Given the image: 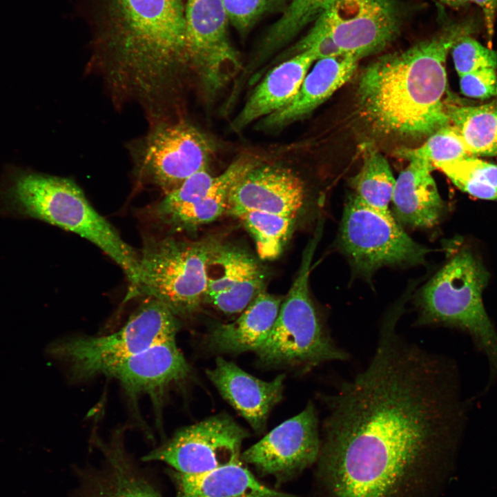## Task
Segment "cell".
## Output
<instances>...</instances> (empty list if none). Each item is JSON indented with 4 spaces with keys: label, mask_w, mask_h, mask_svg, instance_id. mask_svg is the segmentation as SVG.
I'll return each mask as SVG.
<instances>
[{
    "label": "cell",
    "mask_w": 497,
    "mask_h": 497,
    "mask_svg": "<svg viewBox=\"0 0 497 497\" xmlns=\"http://www.w3.org/2000/svg\"><path fill=\"white\" fill-rule=\"evenodd\" d=\"M320 447L318 415L310 402L300 413L245 450L240 458L261 474L283 483L318 461Z\"/></svg>",
    "instance_id": "cell-12"
},
{
    "label": "cell",
    "mask_w": 497,
    "mask_h": 497,
    "mask_svg": "<svg viewBox=\"0 0 497 497\" xmlns=\"http://www.w3.org/2000/svg\"><path fill=\"white\" fill-rule=\"evenodd\" d=\"M336 0H291L282 16L271 26L257 55V62L293 39L303 28L315 21Z\"/></svg>",
    "instance_id": "cell-27"
},
{
    "label": "cell",
    "mask_w": 497,
    "mask_h": 497,
    "mask_svg": "<svg viewBox=\"0 0 497 497\" xmlns=\"http://www.w3.org/2000/svg\"><path fill=\"white\" fill-rule=\"evenodd\" d=\"M469 1L476 3L481 8L487 35L489 39L491 40L494 32L497 0H469Z\"/></svg>",
    "instance_id": "cell-35"
},
{
    "label": "cell",
    "mask_w": 497,
    "mask_h": 497,
    "mask_svg": "<svg viewBox=\"0 0 497 497\" xmlns=\"http://www.w3.org/2000/svg\"><path fill=\"white\" fill-rule=\"evenodd\" d=\"M228 21L241 32L251 28L277 0H222Z\"/></svg>",
    "instance_id": "cell-33"
},
{
    "label": "cell",
    "mask_w": 497,
    "mask_h": 497,
    "mask_svg": "<svg viewBox=\"0 0 497 497\" xmlns=\"http://www.w3.org/2000/svg\"><path fill=\"white\" fill-rule=\"evenodd\" d=\"M176 497H298L261 483L240 460L193 475L168 470Z\"/></svg>",
    "instance_id": "cell-23"
},
{
    "label": "cell",
    "mask_w": 497,
    "mask_h": 497,
    "mask_svg": "<svg viewBox=\"0 0 497 497\" xmlns=\"http://www.w3.org/2000/svg\"><path fill=\"white\" fill-rule=\"evenodd\" d=\"M359 60L349 55L318 60L290 103L261 119L257 128H282L309 115L351 79Z\"/></svg>",
    "instance_id": "cell-19"
},
{
    "label": "cell",
    "mask_w": 497,
    "mask_h": 497,
    "mask_svg": "<svg viewBox=\"0 0 497 497\" xmlns=\"http://www.w3.org/2000/svg\"><path fill=\"white\" fill-rule=\"evenodd\" d=\"M489 274L467 249L453 256L425 285L416 306V325L443 326L467 333L489 363L487 386L497 381V331L483 302Z\"/></svg>",
    "instance_id": "cell-4"
},
{
    "label": "cell",
    "mask_w": 497,
    "mask_h": 497,
    "mask_svg": "<svg viewBox=\"0 0 497 497\" xmlns=\"http://www.w3.org/2000/svg\"><path fill=\"white\" fill-rule=\"evenodd\" d=\"M339 244L354 271L364 277L386 266L422 264L431 251L396 219L384 217L353 193L344 208Z\"/></svg>",
    "instance_id": "cell-9"
},
{
    "label": "cell",
    "mask_w": 497,
    "mask_h": 497,
    "mask_svg": "<svg viewBox=\"0 0 497 497\" xmlns=\"http://www.w3.org/2000/svg\"><path fill=\"white\" fill-rule=\"evenodd\" d=\"M247 437L246 430L231 416L219 414L182 428L143 460L162 461L179 473L199 474L240 460Z\"/></svg>",
    "instance_id": "cell-10"
},
{
    "label": "cell",
    "mask_w": 497,
    "mask_h": 497,
    "mask_svg": "<svg viewBox=\"0 0 497 497\" xmlns=\"http://www.w3.org/2000/svg\"><path fill=\"white\" fill-rule=\"evenodd\" d=\"M306 51L311 52L316 61L344 55L335 43L322 14L308 33L290 50L289 55L293 56Z\"/></svg>",
    "instance_id": "cell-32"
},
{
    "label": "cell",
    "mask_w": 497,
    "mask_h": 497,
    "mask_svg": "<svg viewBox=\"0 0 497 497\" xmlns=\"http://www.w3.org/2000/svg\"><path fill=\"white\" fill-rule=\"evenodd\" d=\"M447 6L454 8H459L468 4L469 0H437Z\"/></svg>",
    "instance_id": "cell-36"
},
{
    "label": "cell",
    "mask_w": 497,
    "mask_h": 497,
    "mask_svg": "<svg viewBox=\"0 0 497 497\" xmlns=\"http://www.w3.org/2000/svg\"><path fill=\"white\" fill-rule=\"evenodd\" d=\"M475 30L471 20L452 23L430 39L370 64L358 87L364 119L380 133L414 138L449 124L444 99L447 56L461 37Z\"/></svg>",
    "instance_id": "cell-2"
},
{
    "label": "cell",
    "mask_w": 497,
    "mask_h": 497,
    "mask_svg": "<svg viewBox=\"0 0 497 497\" xmlns=\"http://www.w3.org/2000/svg\"><path fill=\"white\" fill-rule=\"evenodd\" d=\"M217 244L171 237L147 243L139 255L137 285L127 298L157 300L175 315L193 313L204 301L208 264Z\"/></svg>",
    "instance_id": "cell-7"
},
{
    "label": "cell",
    "mask_w": 497,
    "mask_h": 497,
    "mask_svg": "<svg viewBox=\"0 0 497 497\" xmlns=\"http://www.w3.org/2000/svg\"><path fill=\"white\" fill-rule=\"evenodd\" d=\"M306 199L303 182L291 170L258 164L231 188L226 212L260 211L297 217Z\"/></svg>",
    "instance_id": "cell-15"
},
{
    "label": "cell",
    "mask_w": 497,
    "mask_h": 497,
    "mask_svg": "<svg viewBox=\"0 0 497 497\" xmlns=\"http://www.w3.org/2000/svg\"><path fill=\"white\" fill-rule=\"evenodd\" d=\"M461 191L479 199L497 201V165L473 156L434 164Z\"/></svg>",
    "instance_id": "cell-28"
},
{
    "label": "cell",
    "mask_w": 497,
    "mask_h": 497,
    "mask_svg": "<svg viewBox=\"0 0 497 497\" xmlns=\"http://www.w3.org/2000/svg\"><path fill=\"white\" fill-rule=\"evenodd\" d=\"M189 372L175 338H171L119 360L104 375L118 380L128 392L155 396L184 380Z\"/></svg>",
    "instance_id": "cell-17"
},
{
    "label": "cell",
    "mask_w": 497,
    "mask_h": 497,
    "mask_svg": "<svg viewBox=\"0 0 497 497\" xmlns=\"http://www.w3.org/2000/svg\"><path fill=\"white\" fill-rule=\"evenodd\" d=\"M213 148L206 136L193 126L179 122L157 128L143 153V169L166 194L197 172L207 168Z\"/></svg>",
    "instance_id": "cell-14"
},
{
    "label": "cell",
    "mask_w": 497,
    "mask_h": 497,
    "mask_svg": "<svg viewBox=\"0 0 497 497\" xmlns=\"http://www.w3.org/2000/svg\"><path fill=\"white\" fill-rule=\"evenodd\" d=\"M396 154L407 160H420L433 166L438 163L472 156L457 130L451 124L429 135L422 146L416 148H402L399 149Z\"/></svg>",
    "instance_id": "cell-30"
},
{
    "label": "cell",
    "mask_w": 497,
    "mask_h": 497,
    "mask_svg": "<svg viewBox=\"0 0 497 497\" xmlns=\"http://www.w3.org/2000/svg\"><path fill=\"white\" fill-rule=\"evenodd\" d=\"M253 237L262 260H271L282 253L296 217L260 211H247L235 216Z\"/></svg>",
    "instance_id": "cell-29"
},
{
    "label": "cell",
    "mask_w": 497,
    "mask_h": 497,
    "mask_svg": "<svg viewBox=\"0 0 497 497\" xmlns=\"http://www.w3.org/2000/svg\"><path fill=\"white\" fill-rule=\"evenodd\" d=\"M318 458L329 497H411L452 460L469 402L454 360L382 324L365 369L325 397Z\"/></svg>",
    "instance_id": "cell-1"
},
{
    "label": "cell",
    "mask_w": 497,
    "mask_h": 497,
    "mask_svg": "<svg viewBox=\"0 0 497 497\" xmlns=\"http://www.w3.org/2000/svg\"><path fill=\"white\" fill-rule=\"evenodd\" d=\"M322 15L341 51L358 59L387 47L402 23L398 0H336Z\"/></svg>",
    "instance_id": "cell-13"
},
{
    "label": "cell",
    "mask_w": 497,
    "mask_h": 497,
    "mask_svg": "<svg viewBox=\"0 0 497 497\" xmlns=\"http://www.w3.org/2000/svg\"><path fill=\"white\" fill-rule=\"evenodd\" d=\"M496 68H485L460 76L462 93L469 97L487 99L497 95Z\"/></svg>",
    "instance_id": "cell-34"
},
{
    "label": "cell",
    "mask_w": 497,
    "mask_h": 497,
    "mask_svg": "<svg viewBox=\"0 0 497 497\" xmlns=\"http://www.w3.org/2000/svg\"><path fill=\"white\" fill-rule=\"evenodd\" d=\"M446 109L472 156H497V102L465 106L447 99Z\"/></svg>",
    "instance_id": "cell-25"
},
{
    "label": "cell",
    "mask_w": 497,
    "mask_h": 497,
    "mask_svg": "<svg viewBox=\"0 0 497 497\" xmlns=\"http://www.w3.org/2000/svg\"><path fill=\"white\" fill-rule=\"evenodd\" d=\"M309 51L293 55L272 68L255 88L231 128L240 131L286 106L297 94L312 63Z\"/></svg>",
    "instance_id": "cell-21"
},
{
    "label": "cell",
    "mask_w": 497,
    "mask_h": 497,
    "mask_svg": "<svg viewBox=\"0 0 497 497\" xmlns=\"http://www.w3.org/2000/svg\"><path fill=\"white\" fill-rule=\"evenodd\" d=\"M0 213L6 217L35 219L86 238L101 248L125 272L135 289L139 255L99 214L72 180L9 167L0 179Z\"/></svg>",
    "instance_id": "cell-3"
},
{
    "label": "cell",
    "mask_w": 497,
    "mask_h": 497,
    "mask_svg": "<svg viewBox=\"0 0 497 497\" xmlns=\"http://www.w3.org/2000/svg\"><path fill=\"white\" fill-rule=\"evenodd\" d=\"M111 4L117 46L139 84H153L175 62L184 61L182 0H112Z\"/></svg>",
    "instance_id": "cell-5"
},
{
    "label": "cell",
    "mask_w": 497,
    "mask_h": 497,
    "mask_svg": "<svg viewBox=\"0 0 497 497\" xmlns=\"http://www.w3.org/2000/svg\"><path fill=\"white\" fill-rule=\"evenodd\" d=\"M433 168L427 162L411 160L396 179L391 202L401 224L427 228L440 221L444 204L431 175Z\"/></svg>",
    "instance_id": "cell-22"
},
{
    "label": "cell",
    "mask_w": 497,
    "mask_h": 497,
    "mask_svg": "<svg viewBox=\"0 0 497 497\" xmlns=\"http://www.w3.org/2000/svg\"><path fill=\"white\" fill-rule=\"evenodd\" d=\"M104 462L99 469H84L77 497H162L144 471L115 440L100 447Z\"/></svg>",
    "instance_id": "cell-20"
},
{
    "label": "cell",
    "mask_w": 497,
    "mask_h": 497,
    "mask_svg": "<svg viewBox=\"0 0 497 497\" xmlns=\"http://www.w3.org/2000/svg\"><path fill=\"white\" fill-rule=\"evenodd\" d=\"M395 183L388 162L373 148H368L360 172L351 182L353 194L389 219H395L389 209Z\"/></svg>",
    "instance_id": "cell-26"
},
{
    "label": "cell",
    "mask_w": 497,
    "mask_h": 497,
    "mask_svg": "<svg viewBox=\"0 0 497 497\" xmlns=\"http://www.w3.org/2000/svg\"><path fill=\"white\" fill-rule=\"evenodd\" d=\"M206 375L254 431L262 433L271 409L282 398L285 376L264 381L222 358L216 359L215 367L208 369Z\"/></svg>",
    "instance_id": "cell-18"
},
{
    "label": "cell",
    "mask_w": 497,
    "mask_h": 497,
    "mask_svg": "<svg viewBox=\"0 0 497 497\" xmlns=\"http://www.w3.org/2000/svg\"><path fill=\"white\" fill-rule=\"evenodd\" d=\"M176 315L162 302L147 298L117 331L100 337L57 341L48 353L68 364L74 377L104 374L113 364L152 345L175 338Z\"/></svg>",
    "instance_id": "cell-8"
},
{
    "label": "cell",
    "mask_w": 497,
    "mask_h": 497,
    "mask_svg": "<svg viewBox=\"0 0 497 497\" xmlns=\"http://www.w3.org/2000/svg\"><path fill=\"white\" fill-rule=\"evenodd\" d=\"M322 226L306 247L298 273L266 340L256 351L265 364L290 365L308 370L331 361H346L349 354L327 331L309 292L310 267Z\"/></svg>",
    "instance_id": "cell-6"
},
{
    "label": "cell",
    "mask_w": 497,
    "mask_h": 497,
    "mask_svg": "<svg viewBox=\"0 0 497 497\" xmlns=\"http://www.w3.org/2000/svg\"><path fill=\"white\" fill-rule=\"evenodd\" d=\"M228 18L222 0H186L184 61L213 94L239 72L240 60L227 32Z\"/></svg>",
    "instance_id": "cell-11"
},
{
    "label": "cell",
    "mask_w": 497,
    "mask_h": 497,
    "mask_svg": "<svg viewBox=\"0 0 497 497\" xmlns=\"http://www.w3.org/2000/svg\"><path fill=\"white\" fill-rule=\"evenodd\" d=\"M451 50L460 77L481 68H497V52L484 46L471 35L461 37Z\"/></svg>",
    "instance_id": "cell-31"
},
{
    "label": "cell",
    "mask_w": 497,
    "mask_h": 497,
    "mask_svg": "<svg viewBox=\"0 0 497 497\" xmlns=\"http://www.w3.org/2000/svg\"><path fill=\"white\" fill-rule=\"evenodd\" d=\"M282 302L263 290L235 321L211 330L207 337L209 347L227 353L256 351L270 333Z\"/></svg>",
    "instance_id": "cell-24"
},
{
    "label": "cell",
    "mask_w": 497,
    "mask_h": 497,
    "mask_svg": "<svg viewBox=\"0 0 497 497\" xmlns=\"http://www.w3.org/2000/svg\"><path fill=\"white\" fill-rule=\"evenodd\" d=\"M208 264L217 271L208 272L204 301L224 313L242 312L264 290L263 270L241 249L217 243Z\"/></svg>",
    "instance_id": "cell-16"
}]
</instances>
